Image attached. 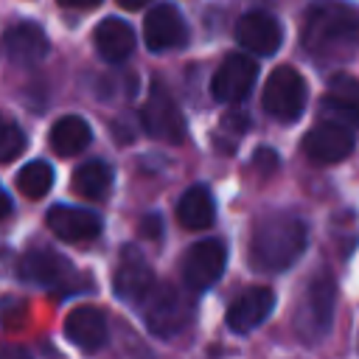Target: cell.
Listing matches in <instances>:
<instances>
[{"mask_svg": "<svg viewBox=\"0 0 359 359\" xmlns=\"http://www.w3.org/2000/svg\"><path fill=\"white\" fill-rule=\"evenodd\" d=\"M309 233L303 219L292 213L264 216L250 238V261L258 272H283L289 269L306 250Z\"/></svg>", "mask_w": 359, "mask_h": 359, "instance_id": "1", "label": "cell"}, {"mask_svg": "<svg viewBox=\"0 0 359 359\" xmlns=\"http://www.w3.org/2000/svg\"><path fill=\"white\" fill-rule=\"evenodd\" d=\"M359 42V11L345 3H317L306 14L303 45L317 56H345Z\"/></svg>", "mask_w": 359, "mask_h": 359, "instance_id": "2", "label": "cell"}, {"mask_svg": "<svg viewBox=\"0 0 359 359\" xmlns=\"http://www.w3.org/2000/svg\"><path fill=\"white\" fill-rule=\"evenodd\" d=\"M334 309H337V286L331 275H317L306 283L303 297L294 309V331L306 345L323 342L331 331L334 323Z\"/></svg>", "mask_w": 359, "mask_h": 359, "instance_id": "3", "label": "cell"}, {"mask_svg": "<svg viewBox=\"0 0 359 359\" xmlns=\"http://www.w3.org/2000/svg\"><path fill=\"white\" fill-rule=\"evenodd\" d=\"M143 320L151 334L171 339L194 320V297L171 283L151 286V292L143 297Z\"/></svg>", "mask_w": 359, "mask_h": 359, "instance_id": "4", "label": "cell"}, {"mask_svg": "<svg viewBox=\"0 0 359 359\" xmlns=\"http://www.w3.org/2000/svg\"><path fill=\"white\" fill-rule=\"evenodd\" d=\"M309 101V87L306 79L294 70V67H275L266 79L264 87V109L283 123H292L300 118V112L306 109Z\"/></svg>", "mask_w": 359, "mask_h": 359, "instance_id": "5", "label": "cell"}, {"mask_svg": "<svg viewBox=\"0 0 359 359\" xmlns=\"http://www.w3.org/2000/svg\"><path fill=\"white\" fill-rule=\"evenodd\" d=\"M140 121H143V129L157 140H165V143H182L185 140L182 112L163 84L151 87V93L140 109Z\"/></svg>", "mask_w": 359, "mask_h": 359, "instance_id": "6", "label": "cell"}, {"mask_svg": "<svg viewBox=\"0 0 359 359\" xmlns=\"http://www.w3.org/2000/svg\"><path fill=\"white\" fill-rule=\"evenodd\" d=\"M224 264H227V250L222 241L216 238L196 241L182 258V280L191 292H205L222 278Z\"/></svg>", "mask_w": 359, "mask_h": 359, "instance_id": "7", "label": "cell"}, {"mask_svg": "<svg viewBox=\"0 0 359 359\" xmlns=\"http://www.w3.org/2000/svg\"><path fill=\"white\" fill-rule=\"evenodd\" d=\"M255 76H258V65H255L252 56L230 53L216 67L213 81H210V93L222 104H238V101H244L250 95V90L255 84Z\"/></svg>", "mask_w": 359, "mask_h": 359, "instance_id": "8", "label": "cell"}, {"mask_svg": "<svg viewBox=\"0 0 359 359\" xmlns=\"http://www.w3.org/2000/svg\"><path fill=\"white\" fill-rule=\"evenodd\" d=\"M353 146H356V140H353L351 129L337 121H323L303 137V151L317 165H331V163L345 160L353 151Z\"/></svg>", "mask_w": 359, "mask_h": 359, "instance_id": "9", "label": "cell"}, {"mask_svg": "<svg viewBox=\"0 0 359 359\" xmlns=\"http://www.w3.org/2000/svg\"><path fill=\"white\" fill-rule=\"evenodd\" d=\"M143 39L149 50H174L188 42V25L171 3L154 6L143 20Z\"/></svg>", "mask_w": 359, "mask_h": 359, "instance_id": "10", "label": "cell"}, {"mask_svg": "<svg viewBox=\"0 0 359 359\" xmlns=\"http://www.w3.org/2000/svg\"><path fill=\"white\" fill-rule=\"evenodd\" d=\"M112 286L123 303H143V297L151 292L154 275H151V266L137 247H123Z\"/></svg>", "mask_w": 359, "mask_h": 359, "instance_id": "11", "label": "cell"}, {"mask_svg": "<svg viewBox=\"0 0 359 359\" xmlns=\"http://www.w3.org/2000/svg\"><path fill=\"white\" fill-rule=\"evenodd\" d=\"M236 39L247 53L272 56L283 42V28L266 11H247L236 22Z\"/></svg>", "mask_w": 359, "mask_h": 359, "instance_id": "12", "label": "cell"}, {"mask_svg": "<svg viewBox=\"0 0 359 359\" xmlns=\"http://www.w3.org/2000/svg\"><path fill=\"white\" fill-rule=\"evenodd\" d=\"M275 309V292L269 286H250L227 306V328L236 334H247L258 328Z\"/></svg>", "mask_w": 359, "mask_h": 359, "instance_id": "13", "label": "cell"}, {"mask_svg": "<svg viewBox=\"0 0 359 359\" xmlns=\"http://www.w3.org/2000/svg\"><path fill=\"white\" fill-rule=\"evenodd\" d=\"M48 227L62 241H93L101 233V219L93 210L73 208V205H53L48 210Z\"/></svg>", "mask_w": 359, "mask_h": 359, "instance_id": "14", "label": "cell"}, {"mask_svg": "<svg viewBox=\"0 0 359 359\" xmlns=\"http://www.w3.org/2000/svg\"><path fill=\"white\" fill-rule=\"evenodd\" d=\"M20 278L28 280V283H45V286H53V283H65L70 275H73V266L65 255L53 252V250H28L22 258H20Z\"/></svg>", "mask_w": 359, "mask_h": 359, "instance_id": "15", "label": "cell"}, {"mask_svg": "<svg viewBox=\"0 0 359 359\" xmlns=\"http://www.w3.org/2000/svg\"><path fill=\"white\" fill-rule=\"evenodd\" d=\"M3 48L17 65H36L48 56V36L34 22H17L3 34Z\"/></svg>", "mask_w": 359, "mask_h": 359, "instance_id": "16", "label": "cell"}, {"mask_svg": "<svg viewBox=\"0 0 359 359\" xmlns=\"http://www.w3.org/2000/svg\"><path fill=\"white\" fill-rule=\"evenodd\" d=\"M65 334L76 348L93 353V351L104 348V342H107V317L93 306H79L67 314Z\"/></svg>", "mask_w": 359, "mask_h": 359, "instance_id": "17", "label": "cell"}, {"mask_svg": "<svg viewBox=\"0 0 359 359\" xmlns=\"http://www.w3.org/2000/svg\"><path fill=\"white\" fill-rule=\"evenodd\" d=\"M323 109L337 115V123L359 126V79L348 73H337L328 81V93L323 98Z\"/></svg>", "mask_w": 359, "mask_h": 359, "instance_id": "18", "label": "cell"}, {"mask_svg": "<svg viewBox=\"0 0 359 359\" xmlns=\"http://www.w3.org/2000/svg\"><path fill=\"white\" fill-rule=\"evenodd\" d=\"M93 39H95V50H98L107 62H123V59H129L132 50H135V31H132L123 20H118V17H107V20L95 28Z\"/></svg>", "mask_w": 359, "mask_h": 359, "instance_id": "19", "label": "cell"}, {"mask_svg": "<svg viewBox=\"0 0 359 359\" xmlns=\"http://www.w3.org/2000/svg\"><path fill=\"white\" fill-rule=\"evenodd\" d=\"M177 219L182 227L188 230H205L213 224L216 219V202H213V194L205 188V185H194L188 188L180 202H177Z\"/></svg>", "mask_w": 359, "mask_h": 359, "instance_id": "20", "label": "cell"}, {"mask_svg": "<svg viewBox=\"0 0 359 359\" xmlns=\"http://www.w3.org/2000/svg\"><path fill=\"white\" fill-rule=\"evenodd\" d=\"M90 140H93V132L87 126V121L79 115H65L50 129V146L59 157H73V154L84 151L90 146Z\"/></svg>", "mask_w": 359, "mask_h": 359, "instance_id": "21", "label": "cell"}, {"mask_svg": "<svg viewBox=\"0 0 359 359\" xmlns=\"http://www.w3.org/2000/svg\"><path fill=\"white\" fill-rule=\"evenodd\" d=\"M112 188V168L104 160H87L73 174V191L84 199H104Z\"/></svg>", "mask_w": 359, "mask_h": 359, "instance_id": "22", "label": "cell"}, {"mask_svg": "<svg viewBox=\"0 0 359 359\" xmlns=\"http://www.w3.org/2000/svg\"><path fill=\"white\" fill-rule=\"evenodd\" d=\"M50 185H53V168L45 160H34L17 174V188L28 199H42L50 191Z\"/></svg>", "mask_w": 359, "mask_h": 359, "instance_id": "23", "label": "cell"}, {"mask_svg": "<svg viewBox=\"0 0 359 359\" xmlns=\"http://www.w3.org/2000/svg\"><path fill=\"white\" fill-rule=\"evenodd\" d=\"M22 149H25V135H22V129H20L14 121H8V118L0 115V163H8V160H14V157H20Z\"/></svg>", "mask_w": 359, "mask_h": 359, "instance_id": "24", "label": "cell"}, {"mask_svg": "<svg viewBox=\"0 0 359 359\" xmlns=\"http://www.w3.org/2000/svg\"><path fill=\"white\" fill-rule=\"evenodd\" d=\"M252 165L255 168H264V174H269V171L278 168V154L272 149H258L255 157H252Z\"/></svg>", "mask_w": 359, "mask_h": 359, "instance_id": "25", "label": "cell"}, {"mask_svg": "<svg viewBox=\"0 0 359 359\" xmlns=\"http://www.w3.org/2000/svg\"><path fill=\"white\" fill-rule=\"evenodd\" d=\"M140 230H143V236H149V238H157V236L163 233V227H160V216H154V213L143 216V224H140Z\"/></svg>", "mask_w": 359, "mask_h": 359, "instance_id": "26", "label": "cell"}, {"mask_svg": "<svg viewBox=\"0 0 359 359\" xmlns=\"http://www.w3.org/2000/svg\"><path fill=\"white\" fill-rule=\"evenodd\" d=\"M0 359H34L22 345H3L0 348Z\"/></svg>", "mask_w": 359, "mask_h": 359, "instance_id": "27", "label": "cell"}, {"mask_svg": "<svg viewBox=\"0 0 359 359\" xmlns=\"http://www.w3.org/2000/svg\"><path fill=\"white\" fill-rule=\"evenodd\" d=\"M101 0H59V6H65V8H93Z\"/></svg>", "mask_w": 359, "mask_h": 359, "instance_id": "28", "label": "cell"}, {"mask_svg": "<svg viewBox=\"0 0 359 359\" xmlns=\"http://www.w3.org/2000/svg\"><path fill=\"white\" fill-rule=\"evenodd\" d=\"M11 213V199H8V194L0 188V219H6Z\"/></svg>", "mask_w": 359, "mask_h": 359, "instance_id": "29", "label": "cell"}, {"mask_svg": "<svg viewBox=\"0 0 359 359\" xmlns=\"http://www.w3.org/2000/svg\"><path fill=\"white\" fill-rule=\"evenodd\" d=\"M146 3H149V0H118V6H123V8H132V11H135V8H143Z\"/></svg>", "mask_w": 359, "mask_h": 359, "instance_id": "30", "label": "cell"}]
</instances>
